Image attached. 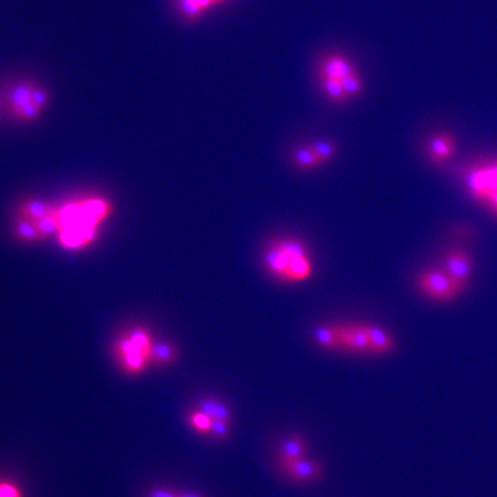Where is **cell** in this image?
<instances>
[{
  "instance_id": "6da1fadb",
  "label": "cell",
  "mask_w": 497,
  "mask_h": 497,
  "mask_svg": "<svg viewBox=\"0 0 497 497\" xmlns=\"http://www.w3.org/2000/svg\"><path fill=\"white\" fill-rule=\"evenodd\" d=\"M262 262L268 274L282 284H302L313 274L309 249L293 236L270 241L263 250Z\"/></svg>"
},
{
  "instance_id": "7a4b0ae2",
  "label": "cell",
  "mask_w": 497,
  "mask_h": 497,
  "mask_svg": "<svg viewBox=\"0 0 497 497\" xmlns=\"http://www.w3.org/2000/svg\"><path fill=\"white\" fill-rule=\"evenodd\" d=\"M110 205L102 199L75 201L57 210L59 239L68 249H79L91 242L99 223L109 214Z\"/></svg>"
},
{
  "instance_id": "3957f363",
  "label": "cell",
  "mask_w": 497,
  "mask_h": 497,
  "mask_svg": "<svg viewBox=\"0 0 497 497\" xmlns=\"http://www.w3.org/2000/svg\"><path fill=\"white\" fill-rule=\"evenodd\" d=\"M151 345L152 342L147 331L142 329L129 331L117 345V352L124 370L131 374L143 371L149 362Z\"/></svg>"
},
{
  "instance_id": "277c9868",
  "label": "cell",
  "mask_w": 497,
  "mask_h": 497,
  "mask_svg": "<svg viewBox=\"0 0 497 497\" xmlns=\"http://www.w3.org/2000/svg\"><path fill=\"white\" fill-rule=\"evenodd\" d=\"M416 284L424 296L435 302H450L460 295L444 270H425L418 274Z\"/></svg>"
},
{
  "instance_id": "5b68a950",
  "label": "cell",
  "mask_w": 497,
  "mask_h": 497,
  "mask_svg": "<svg viewBox=\"0 0 497 497\" xmlns=\"http://www.w3.org/2000/svg\"><path fill=\"white\" fill-rule=\"evenodd\" d=\"M444 272L462 293L469 284L473 272L471 255L464 249H455L444 257Z\"/></svg>"
},
{
  "instance_id": "8992f818",
  "label": "cell",
  "mask_w": 497,
  "mask_h": 497,
  "mask_svg": "<svg viewBox=\"0 0 497 497\" xmlns=\"http://www.w3.org/2000/svg\"><path fill=\"white\" fill-rule=\"evenodd\" d=\"M338 326V335L341 340L342 350L352 352H370L369 336L364 324H345Z\"/></svg>"
},
{
  "instance_id": "52a82bcc",
  "label": "cell",
  "mask_w": 497,
  "mask_h": 497,
  "mask_svg": "<svg viewBox=\"0 0 497 497\" xmlns=\"http://www.w3.org/2000/svg\"><path fill=\"white\" fill-rule=\"evenodd\" d=\"M284 473L288 478L295 482H309L317 480L322 475V464L314 459L303 458L297 459L295 462L289 463L282 466Z\"/></svg>"
},
{
  "instance_id": "ba28073f",
  "label": "cell",
  "mask_w": 497,
  "mask_h": 497,
  "mask_svg": "<svg viewBox=\"0 0 497 497\" xmlns=\"http://www.w3.org/2000/svg\"><path fill=\"white\" fill-rule=\"evenodd\" d=\"M457 143L453 134L439 133L430 138L426 147L428 159L434 164H442L453 158Z\"/></svg>"
},
{
  "instance_id": "9c48e42d",
  "label": "cell",
  "mask_w": 497,
  "mask_h": 497,
  "mask_svg": "<svg viewBox=\"0 0 497 497\" xmlns=\"http://www.w3.org/2000/svg\"><path fill=\"white\" fill-rule=\"evenodd\" d=\"M466 187L475 201L489 203L493 192L482 166L472 168L466 174Z\"/></svg>"
},
{
  "instance_id": "30bf717a",
  "label": "cell",
  "mask_w": 497,
  "mask_h": 497,
  "mask_svg": "<svg viewBox=\"0 0 497 497\" xmlns=\"http://www.w3.org/2000/svg\"><path fill=\"white\" fill-rule=\"evenodd\" d=\"M364 327L369 336L371 354H389L395 350V338L386 329L371 324H364Z\"/></svg>"
},
{
  "instance_id": "8fae6325",
  "label": "cell",
  "mask_w": 497,
  "mask_h": 497,
  "mask_svg": "<svg viewBox=\"0 0 497 497\" xmlns=\"http://www.w3.org/2000/svg\"><path fill=\"white\" fill-rule=\"evenodd\" d=\"M34 86L29 81H20L14 83L5 93V102L10 107L11 111L19 109L21 106L26 105L32 102V93Z\"/></svg>"
},
{
  "instance_id": "7c38bea8",
  "label": "cell",
  "mask_w": 497,
  "mask_h": 497,
  "mask_svg": "<svg viewBox=\"0 0 497 497\" xmlns=\"http://www.w3.org/2000/svg\"><path fill=\"white\" fill-rule=\"evenodd\" d=\"M306 451V441L300 434H293L282 443L280 448L281 466L303 458Z\"/></svg>"
},
{
  "instance_id": "4fadbf2b",
  "label": "cell",
  "mask_w": 497,
  "mask_h": 497,
  "mask_svg": "<svg viewBox=\"0 0 497 497\" xmlns=\"http://www.w3.org/2000/svg\"><path fill=\"white\" fill-rule=\"evenodd\" d=\"M313 338L317 345L329 350H342L338 326L322 325L313 329Z\"/></svg>"
},
{
  "instance_id": "5bb4252c",
  "label": "cell",
  "mask_w": 497,
  "mask_h": 497,
  "mask_svg": "<svg viewBox=\"0 0 497 497\" xmlns=\"http://www.w3.org/2000/svg\"><path fill=\"white\" fill-rule=\"evenodd\" d=\"M178 349L172 343L157 341L151 345L149 360L157 365H168L178 359Z\"/></svg>"
},
{
  "instance_id": "9a60e30c",
  "label": "cell",
  "mask_w": 497,
  "mask_h": 497,
  "mask_svg": "<svg viewBox=\"0 0 497 497\" xmlns=\"http://www.w3.org/2000/svg\"><path fill=\"white\" fill-rule=\"evenodd\" d=\"M324 75L329 79L341 80L343 77H350L354 74V68L349 62L342 58L333 57L325 62Z\"/></svg>"
},
{
  "instance_id": "2e32d148",
  "label": "cell",
  "mask_w": 497,
  "mask_h": 497,
  "mask_svg": "<svg viewBox=\"0 0 497 497\" xmlns=\"http://www.w3.org/2000/svg\"><path fill=\"white\" fill-rule=\"evenodd\" d=\"M291 158H293V165L300 171H310V169L317 168L320 166L312 149L309 147V144L296 147L291 154Z\"/></svg>"
},
{
  "instance_id": "e0dca14e",
  "label": "cell",
  "mask_w": 497,
  "mask_h": 497,
  "mask_svg": "<svg viewBox=\"0 0 497 497\" xmlns=\"http://www.w3.org/2000/svg\"><path fill=\"white\" fill-rule=\"evenodd\" d=\"M55 210V207L41 201H28L21 207L23 218L32 221L39 220L41 218L52 213Z\"/></svg>"
},
{
  "instance_id": "ac0fdd59",
  "label": "cell",
  "mask_w": 497,
  "mask_h": 497,
  "mask_svg": "<svg viewBox=\"0 0 497 497\" xmlns=\"http://www.w3.org/2000/svg\"><path fill=\"white\" fill-rule=\"evenodd\" d=\"M309 147L312 149L314 156L317 157L320 166L331 161L336 154V145L333 142L327 140H316L309 143Z\"/></svg>"
},
{
  "instance_id": "d6986e66",
  "label": "cell",
  "mask_w": 497,
  "mask_h": 497,
  "mask_svg": "<svg viewBox=\"0 0 497 497\" xmlns=\"http://www.w3.org/2000/svg\"><path fill=\"white\" fill-rule=\"evenodd\" d=\"M15 232L20 239L27 242H36L41 239L35 221L29 220L27 218H22L16 223Z\"/></svg>"
},
{
  "instance_id": "ffe728a7",
  "label": "cell",
  "mask_w": 497,
  "mask_h": 497,
  "mask_svg": "<svg viewBox=\"0 0 497 497\" xmlns=\"http://www.w3.org/2000/svg\"><path fill=\"white\" fill-rule=\"evenodd\" d=\"M36 227L39 230L41 239L50 237L55 235V233H59V220H58L57 208L52 213L41 218L39 220L35 221Z\"/></svg>"
},
{
  "instance_id": "44dd1931",
  "label": "cell",
  "mask_w": 497,
  "mask_h": 497,
  "mask_svg": "<svg viewBox=\"0 0 497 497\" xmlns=\"http://www.w3.org/2000/svg\"><path fill=\"white\" fill-rule=\"evenodd\" d=\"M189 425L201 434H210L212 418L207 417L206 414L196 410L190 412L188 417Z\"/></svg>"
},
{
  "instance_id": "7402d4cb",
  "label": "cell",
  "mask_w": 497,
  "mask_h": 497,
  "mask_svg": "<svg viewBox=\"0 0 497 497\" xmlns=\"http://www.w3.org/2000/svg\"><path fill=\"white\" fill-rule=\"evenodd\" d=\"M324 88H325L326 93H329V96L331 99L336 100V102L345 100V96H347V93H345V90L342 88L341 81L340 80L325 77L324 79Z\"/></svg>"
},
{
  "instance_id": "603a6c76",
  "label": "cell",
  "mask_w": 497,
  "mask_h": 497,
  "mask_svg": "<svg viewBox=\"0 0 497 497\" xmlns=\"http://www.w3.org/2000/svg\"><path fill=\"white\" fill-rule=\"evenodd\" d=\"M13 114L15 115L16 118L20 119V120H23V121H32V120H36L41 115V110L34 104V102H30L26 105L21 106L19 109L14 110Z\"/></svg>"
},
{
  "instance_id": "cb8c5ba5",
  "label": "cell",
  "mask_w": 497,
  "mask_h": 497,
  "mask_svg": "<svg viewBox=\"0 0 497 497\" xmlns=\"http://www.w3.org/2000/svg\"><path fill=\"white\" fill-rule=\"evenodd\" d=\"M230 430V421L218 420L212 419L210 434L217 440H223L228 437Z\"/></svg>"
},
{
  "instance_id": "d4e9b609",
  "label": "cell",
  "mask_w": 497,
  "mask_h": 497,
  "mask_svg": "<svg viewBox=\"0 0 497 497\" xmlns=\"http://www.w3.org/2000/svg\"><path fill=\"white\" fill-rule=\"evenodd\" d=\"M340 81H341L342 88H343L347 95L356 96V95H359L360 91H362V84H360V81L358 80L356 74H352L350 77H343Z\"/></svg>"
},
{
  "instance_id": "484cf974",
  "label": "cell",
  "mask_w": 497,
  "mask_h": 497,
  "mask_svg": "<svg viewBox=\"0 0 497 497\" xmlns=\"http://www.w3.org/2000/svg\"><path fill=\"white\" fill-rule=\"evenodd\" d=\"M32 102L43 111L45 109V106L48 105V102H50V93H48V90L41 88V86H34Z\"/></svg>"
},
{
  "instance_id": "4316f807",
  "label": "cell",
  "mask_w": 497,
  "mask_h": 497,
  "mask_svg": "<svg viewBox=\"0 0 497 497\" xmlns=\"http://www.w3.org/2000/svg\"><path fill=\"white\" fill-rule=\"evenodd\" d=\"M482 167H484L488 182H489V185H491L493 194H494L497 190V159L488 161L487 164L482 165Z\"/></svg>"
},
{
  "instance_id": "83f0119b",
  "label": "cell",
  "mask_w": 497,
  "mask_h": 497,
  "mask_svg": "<svg viewBox=\"0 0 497 497\" xmlns=\"http://www.w3.org/2000/svg\"><path fill=\"white\" fill-rule=\"evenodd\" d=\"M218 401L219 399H213V397H207V399H201L198 404V410L206 414L207 417L214 419V414L217 410Z\"/></svg>"
},
{
  "instance_id": "f1b7e54d",
  "label": "cell",
  "mask_w": 497,
  "mask_h": 497,
  "mask_svg": "<svg viewBox=\"0 0 497 497\" xmlns=\"http://www.w3.org/2000/svg\"><path fill=\"white\" fill-rule=\"evenodd\" d=\"M214 419L223 421H232V409L226 402L218 401L217 410L214 414Z\"/></svg>"
},
{
  "instance_id": "f546056e",
  "label": "cell",
  "mask_w": 497,
  "mask_h": 497,
  "mask_svg": "<svg viewBox=\"0 0 497 497\" xmlns=\"http://www.w3.org/2000/svg\"><path fill=\"white\" fill-rule=\"evenodd\" d=\"M0 497H21V491L13 484L0 482Z\"/></svg>"
},
{
  "instance_id": "4dcf8cb0",
  "label": "cell",
  "mask_w": 497,
  "mask_h": 497,
  "mask_svg": "<svg viewBox=\"0 0 497 497\" xmlns=\"http://www.w3.org/2000/svg\"><path fill=\"white\" fill-rule=\"evenodd\" d=\"M181 3L182 10L185 11V13L188 14L189 16H194V18L201 11L194 0H181Z\"/></svg>"
},
{
  "instance_id": "1f68e13d",
  "label": "cell",
  "mask_w": 497,
  "mask_h": 497,
  "mask_svg": "<svg viewBox=\"0 0 497 497\" xmlns=\"http://www.w3.org/2000/svg\"><path fill=\"white\" fill-rule=\"evenodd\" d=\"M149 497H179V493L164 488H154L149 491Z\"/></svg>"
},
{
  "instance_id": "d6a6232c",
  "label": "cell",
  "mask_w": 497,
  "mask_h": 497,
  "mask_svg": "<svg viewBox=\"0 0 497 497\" xmlns=\"http://www.w3.org/2000/svg\"><path fill=\"white\" fill-rule=\"evenodd\" d=\"M488 204H491V206L493 207V210L497 213V190L494 194H491V199H489Z\"/></svg>"
},
{
  "instance_id": "836d02e7",
  "label": "cell",
  "mask_w": 497,
  "mask_h": 497,
  "mask_svg": "<svg viewBox=\"0 0 497 497\" xmlns=\"http://www.w3.org/2000/svg\"><path fill=\"white\" fill-rule=\"evenodd\" d=\"M196 1V4H197L198 7L201 8V10H203V8H205V7L208 6L213 0H194Z\"/></svg>"
},
{
  "instance_id": "e575fe53",
  "label": "cell",
  "mask_w": 497,
  "mask_h": 497,
  "mask_svg": "<svg viewBox=\"0 0 497 497\" xmlns=\"http://www.w3.org/2000/svg\"><path fill=\"white\" fill-rule=\"evenodd\" d=\"M179 497H205L199 493H194V491H187V493H179Z\"/></svg>"
},
{
  "instance_id": "d590c367",
  "label": "cell",
  "mask_w": 497,
  "mask_h": 497,
  "mask_svg": "<svg viewBox=\"0 0 497 497\" xmlns=\"http://www.w3.org/2000/svg\"><path fill=\"white\" fill-rule=\"evenodd\" d=\"M213 1H214V0H213Z\"/></svg>"
}]
</instances>
